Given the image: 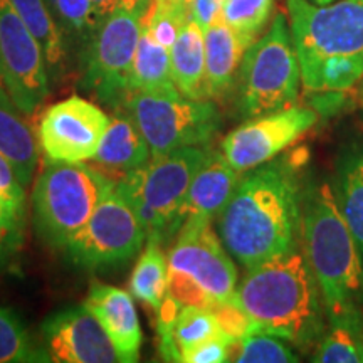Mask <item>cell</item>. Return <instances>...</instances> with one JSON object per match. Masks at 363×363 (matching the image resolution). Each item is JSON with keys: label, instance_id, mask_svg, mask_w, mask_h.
Listing matches in <instances>:
<instances>
[{"label": "cell", "instance_id": "cell-1", "mask_svg": "<svg viewBox=\"0 0 363 363\" xmlns=\"http://www.w3.org/2000/svg\"><path fill=\"white\" fill-rule=\"evenodd\" d=\"M303 192L296 167L271 160L240 177L217 217V233L234 261L251 267L298 247Z\"/></svg>", "mask_w": 363, "mask_h": 363}, {"label": "cell", "instance_id": "cell-2", "mask_svg": "<svg viewBox=\"0 0 363 363\" xmlns=\"http://www.w3.org/2000/svg\"><path fill=\"white\" fill-rule=\"evenodd\" d=\"M256 331L299 348L318 343L325 331V303L305 251L299 247L247 269L234 293Z\"/></svg>", "mask_w": 363, "mask_h": 363}, {"label": "cell", "instance_id": "cell-3", "mask_svg": "<svg viewBox=\"0 0 363 363\" xmlns=\"http://www.w3.org/2000/svg\"><path fill=\"white\" fill-rule=\"evenodd\" d=\"M303 88L343 93L363 79V0H286Z\"/></svg>", "mask_w": 363, "mask_h": 363}, {"label": "cell", "instance_id": "cell-4", "mask_svg": "<svg viewBox=\"0 0 363 363\" xmlns=\"http://www.w3.org/2000/svg\"><path fill=\"white\" fill-rule=\"evenodd\" d=\"M299 239L320 284L326 318L363 306V254L328 182L303 192Z\"/></svg>", "mask_w": 363, "mask_h": 363}, {"label": "cell", "instance_id": "cell-5", "mask_svg": "<svg viewBox=\"0 0 363 363\" xmlns=\"http://www.w3.org/2000/svg\"><path fill=\"white\" fill-rule=\"evenodd\" d=\"M238 111L242 118L294 106L301 67L288 17L278 12L269 27L244 54L238 74Z\"/></svg>", "mask_w": 363, "mask_h": 363}, {"label": "cell", "instance_id": "cell-6", "mask_svg": "<svg viewBox=\"0 0 363 363\" xmlns=\"http://www.w3.org/2000/svg\"><path fill=\"white\" fill-rule=\"evenodd\" d=\"M115 185V179L83 162H51L39 175L33 192L34 225L40 238L65 249Z\"/></svg>", "mask_w": 363, "mask_h": 363}, {"label": "cell", "instance_id": "cell-7", "mask_svg": "<svg viewBox=\"0 0 363 363\" xmlns=\"http://www.w3.org/2000/svg\"><path fill=\"white\" fill-rule=\"evenodd\" d=\"M207 155V147L179 148L152 158L143 169L126 172L116 180V187L138 212L148 239L162 242L180 229L182 206Z\"/></svg>", "mask_w": 363, "mask_h": 363}, {"label": "cell", "instance_id": "cell-8", "mask_svg": "<svg viewBox=\"0 0 363 363\" xmlns=\"http://www.w3.org/2000/svg\"><path fill=\"white\" fill-rule=\"evenodd\" d=\"M150 145L152 158L185 147H203L220 126V113L208 99L182 94L131 93L123 108Z\"/></svg>", "mask_w": 363, "mask_h": 363}, {"label": "cell", "instance_id": "cell-9", "mask_svg": "<svg viewBox=\"0 0 363 363\" xmlns=\"http://www.w3.org/2000/svg\"><path fill=\"white\" fill-rule=\"evenodd\" d=\"M143 16L128 11L110 13L83 44L81 86L113 111L123 108L130 96V74Z\"/></svg>", "mask_w": 363, "mask_h": 363}, {"label": "cell", "instance_id": "cell-10", "mask_svg": "<svg viewBox=\"0 0 363 363\" xmlns=\"http://www.w3.org/2000/svg\"><path fill=\"white\" fill-rule=\"evenodd\" d=\"M147 239L133 203L115 185L83 229L69 239L65 251L74 266L101 269L130 261Z\"/></svg>", "mask_w": 363, "mask_h": 363}, {"label": "cell", "instance_id": "cell-11", "mask_svg": "<svg viewBox=\"0 0 363 363\" xmlns=\"http://www.w3.org/2000/svg\"><path fill=\"white\" fill-rule=\"evenodd\" d=\"M0 78L16 106L30 116L49 96V71L39 40L11 0H0Z\"/></svg>", "mask_w": 363, "mask_h": 363}, {"label": "cell", "instance_id": "cell-12", "mask_svg": "<svg viewBox=\"0 0 363 363\" xmlns=\"http://www.w3.org/2000/svg\"><path fill=\"white\" fill-rule=\"evenodd\" d=\"M211 222L197 217L184 220L169 252V269L197 283L217 305L234 298L238 269Z\"/></svg>", "mask_w": 363, "mask_h": 363}, {"label": "cell", "instance_id": "cell-13", "mask_svg": "<svg viewBox=\"0 0 363 363\" xmlns=\"http://www.w3.org/2000/svg\"><path fill=\"white\" fill-rule=\"evenodd\" d=\"M316 121V111L296 104L249 118L246 123L225 136L220 152L234 170L244 174L274 160L281 152L308 133Z\"/></svg>", "mask_w": 363, "mask_h": 363}, {"label": "cell", "instance_id": "cell-14", "mask_svg": "<svg viewBox=\"0 0 363 363\" xmlns=\"http://www.w3.org/2000/svg\"><path fill=\"white\" fill-rule=\"evenodd\" d=\"M111 118L98 104L72 94L40 116L38 136L49 162L79 163L94 158Z\"/></svg>", "mask_w": 363, "mask_h": 363}, {"label": "cell", "instance_id": "cell-15", "mask_svg": "<svg viewBox=\"0 0 363 363\" xmlns=\"http://www.w3.org/2000/svg\"><path fill=\"white\" fill-rule=\"evenodd\" d=\"M43 343L49 362L56 363H115L116 348L103 326L84 306L52 313L40 325Z\"/></svg>", "mask_w": 363, "mask_h": 363}, {"label": "cell", "instance_id": "cell-16", "mask_svg": "<svg viewBox=\"0 0 363 363\" xmlns=\"http://www.w3.org/2000/svg\"><path fill=\"white\" fill-rule=\"evenodd\" d=\"M86 310L103 326L104 333L116 348L121 363L140 360L143 335L133 298L125 289L93 281L84 299Z\"/></svg>", "mask_w": 363, "mask_h": 363}, {"label": "cell", "instance_id": "cell-17", "mask_svg": "<svg viewBox=\"0 0 363 363\" xmlns=\"http://www.w3.org/2000/svg\"><path fill=\"white\" fill-rule=\"evenodd\" d=\"M239 175L240 172L229 165L222 152L208 150L206 162L195 174L182 206V224L190 217L208 220L219 217L238 187Z\"/></svg>", "mask_w": 363, "mask_h": 363}, {"label": "cell", "instance_id": "cell-18", "mask_svg": "<svg viewBox=\"0 0 363 363\" xmlns=\"http://www.w3.org/2000/svg\"><path fill=\"white\" fill-rule=\"evenodd\" d=\"M203 34H206L207 98H224L235 86L240 62L251 44L246 43L222 19L208 26Z\"/></svg>", "mask_w": 363, "mask_h": 363}, {"label": "cell", "instance_id": "cell-19", "mask_svg": "<svg viewBox=\"0 0 363 363\" xmlns=\"http://www.w3.org/2000/svg\"><path fill=\"white\" fill-rule=\"evenodd\" d=\"M21 113L7 89L0 88V155L12 167L22 187L27 189L38 167L39 152L34 133Z\"/></svg>", "mask_w": 363, "mask_h": 363}, {"label": "cell", "instance_id": "cell-20", "mask_svg": "<svg viewBox=\"0 0 363 363\" xmlns=\"http://www.w3.org/2000/svg\"><path fill=\"white\" fill-rule=\"evenodd\" d=\"M93 160L121 174L143 169L152 160L148 142L125 110L115 111Z\"/></svg>", "mask_w": 363, "mask_h": 363}, {"label": "cell", "instance_id": "cell-21", "mask_svg": "<svg viewBox=\"0 0 363 363\" xmlns=\"http://www.w3.org/2000/svg\"><path fill=\"white\" fill-rule=\"evenodd\" d=\"M331 189L363 254V138L352 140L340 150Z\"/></svg>", "mask_w": 363, "mask_h": 363}, {"label": "cell", "instance_id": "cell-22", "mask_svg": "<svg viewBox=\"0 0 363 363\" xmlns=\"http://www.w3.org/2000/svg\"><path fill=\"white\" fill-rule=\"evenodd\" d=\"M172 78L182 96L208 99L206 93V34L189 19L170 49Z\"/></svg>", "mask_w": 363, "mask_h": 363}, {"label": "cell", "instance_id": "cell-23", "mask_svg": "<svg viewBox=\"0 0 363 363\" xmlns=\"http://www.w3.org/2000/svg\"><path fill=\"white\" fill-rule=\"evenodd\" d=\"M311 362L363 363V313L352 310L330 316L323 335L315 345Z\"/></svg>", "mask_w": 363, "mask_h": 363}, {"label": "cell", "instance_id": "cell-24", "mask_svg": "<svg viewBox=\"0 0 363 363\" xmlns=\"http://www.w3.org/2000/svg\"><path fill=\"white\" fill-rule=\"evenodd\" d=\"M136 91L180 94L172 78L170 51L158 44L147 27H142L130 74V94Z\"/></svg>", "mask_w": 363, "mask_h": 363}, {"label": "cell", "instance_id": "cell-25", "mask_svg": "<svg viewBox=\"0 0 363 363\" xmlns=\"http://www.w3.org/2000/svg\"><path fill=\"white\" fill-rule=\"evenodd\" d=\"M11 2L34 38L39 40L49 74L52 78L61 76L67 57L65 34L45 0H11Z\"/></svg>", "mask_w": 363, "mask_h": 363}, {"label": "cell", "instance_id": "cell-26", "mask_svg": "<svg viewBox=\"0 0 363 363\" xmlns=\"http://www.w3.org/2000/svg\"><path fill=\"white\" fill-rule=\"evenodd\" d=\"M26 233V189L12 167L0 155V246L13 256L19 252Z\"/></svg>", "mask_w": 363, "mask_h": 363}, {"label": "cell", "instance_id": "cell-27", "mask_svg": "<svg viewBox=\"0 0 363 363\" xmlns=\"http://www.w3.org/2000/svg\"><path fill=\"white\" fill-rule=\"evenodd\" d=\"M169 284V259L162 251V242L148 239L130 278V291L153 313L160 311Z\"/></svg>", "mask_w": 363, "mask_h": 363}, {"label": "cell", "instance_id": "cell-28", "mask_svg": "<svg viewBox=\"0 0 363 363\" xmlns=\"http://www.w3.org/2000/svg\"><path fill=\"white\" fill-rule=\"evenodd\" d=\"M49 362L43 343H38L11 308L0 305V363Z\"/></svg>", "mask_w": 363, "mask_h": 363}, {"label": "cell", "instance_id": "cell-29", "mask_svg": "<svg viewBox=\"0 0 363 363\" xmlns=\"http://www.w3.org/2000/svg\"><path fill=\"white\" fill-rule=\"evenodd\" d=\"M222 335L225 333L220 330L219 321L208 308L182 306L174 325H172V342L179 353V358L182 353L197 347L199 343L222 337Z\"/></svg>", "mask_w": 363, "mask_h": 363}, {"label": "cell", "instance_id": "cell-30", "mask_svg": "<svg viewBox=\"0 0 363 363\" xmlns=\"http://www.w3.org/2000/svg\"><path fill=\"white\" fill-rule=\"evenodd\" d=\"M276 0H225L220 19L252 44L266 33L274 13Z\"/></svg>", "mask_w": 363, "mask_h": 363}, {"label": "cell", "instance_id": "cell-31", "mask_svg": "<svg viewBox=\"0 0 363 363\" xmlns=\"http://www.w3.org/2000/svg\"><path fill=\"white\" fill-rule=\"evenodd\" d=\"M289 342L276 335L254 331L235 343L233 360L238 363H293L299 362Z\"/></svg>", "mask_w": 363, "mask_h": 363}, {"label": "cell", "instance_id": "cell-32", "mask_svg": "<svg viewBox=\"0 0 363 363\" xmlns=\"http://www.w3.org/2000/svg\"><path fill=\"white\" fill-rule=\"evenodd\" d=\"M54 19L62 30L86 43L98 29L103 17L99 16L91 0H45Z\"/></svg>", "mask_w": 363, "mask_h": 363}, {"label": "cell", "instance_id": "cell-33", "mask_svg": "<svg viewBox=\"0 0 363 363\" xmlns=\"http://www.w3.org/2000/svg\"><path fill=\"white\" fill-rule=\"evenodd\" d=\"M190 19V7L180 4H169L152 0L143 16V26L153 39L170 51L180 30Z\"/></svg>", "mask_w": 363, "mask_h": 363}, {"label": "cell", "instance_id": "cell-34", "mask_svg": "<svg viewBox=\"0 0 363 363\" xmlns=\"http://www.w3.org/2000/svg\"><path fill=\"white\" fill-rule=\"evenodd\" d=\"M211 311L214 313L217 321H219L220 330L224 331L229 338H233L235 343L244 337H247L249 333L256 331L252 320L247 316V313L238 305L235 299H229V301L217 303L211 308Z\"/></svg>", "mask_w": 363, "mask_h": 363}, {"label": "cell", "instance_id": "cell-35", "mask_svg": "<svg viewBox=\"0 0 363 363\" xmlns=\"http://www.w3.org/2000/svg\"><path fill=\"white\" fill-rule=\"evenodd\" d=\"M235 342L225 335L207 340V342L199 343L197 347L184 352L180 362L185 363H224L229 362L233 357Z\"/></svg>", "mask_w": 363, "mask_h": 363}, {"label": "cell", "instance_id": "cell-36", "mask_svg": "<svg viewBox=\"0 0 363 363\" xmlns=\"http://www.w3.org/2000/svg\"><path fill=\"white\" fill-rule=\"evenodd\" d=\"M225 0H192L190 2V19L197 22L203 30L220 19Z\"/></svg>", "mask_w": 363, "mask_h": 363}, {"label": "cell", "instance_id": "cell-37", "mask_svg": "<svg viewBox=\"0 0 363 363\" xmlns=\"http://www.w3.org/2000/svg\"><path fill=\"white\" fill-rule=\"evenodd\" d=\"M91 2L99 16L106 17L120 11L145 13L152 0H91Z\"/></svg>", "mask_w": 363, "mask_h": 363}, {"label": "cell", "instance_id": "cell-38", "mask_svg": "<svg viewBox=\"0 0 363 363\" xmlns=\"http://www.w3.org/2000/svg\"><path fill=\"white\" fill-rule=\"evenodd\" d=\"M11 254H9L6 249L0 246V271H4L9 266V261H11Z\"/></svg>", "mask_w": 363, "mask_h": 363}, {"label": "cell", "instance_id": "cell-39", "mask_svg": "<svg viewBox=\"0 0 363 363\" xmlns=\"http://www.w3.org/2000/svg\"><path fill=\"white\" fill-rule=\"evenodd\" d=\"M355 88H357V98H358V101H360V104L363 106V79L355 86Z\"/></svg>", "mask_w": 363, "mask_h": 363}, {"label": "cell", "instance_id": "cell-40", "mask_svg": "<svg viewBox=\"0 0 363 363\" xmlns=\"http://www.w3.org/2000/svg\"><path fill=\"white\" fill-rule=\"evenodd\" d=\"M311 2H315V4H330V2H335V0H311Z\"/></svg>", "mask_w": 363, "mask_h": 363}, {"label": "cell", "instance_id": "cell-41", "mask_svg": "<svg viewBox=\"0 0 363 363\" xmlns=\"http://www.w3.org/2000/svg\"><path fill=\"white\" fill-rule=\"evenodd\" d=\"M0 88H6V86H4V81H2V78H0Z\"/></svg>", "mask_w": 363, "mask_h": 363}]
</instances>
